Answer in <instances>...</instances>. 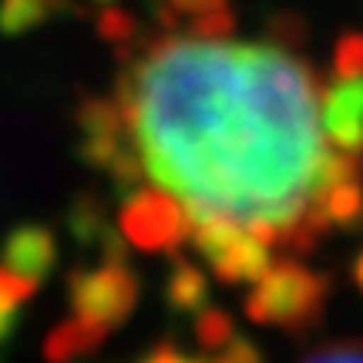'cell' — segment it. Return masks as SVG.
Wrapping results in <instances>:
<instances>
[{"label":"cell","mask_w":363,"mask_h":363,"mask_svg":"<svg viewBox=\"0 0 363 363\" xmlns=\"http://www.w3.org/2000/svg\"><path fill=\"white\" fill-rule=\"evenodd\" d=\"M229 24V21H225ZM225 24L162 38L121 88V135L189 235L239 229L266 246H306L326 199L357 175L323 131V94L289 51L235 40Z\"/></svg>","instance_id":"obj_1"},{"label":"cell","mask_w":363,"mask_h":363,"mask_svg":"<svg viewBox=\"0 0 363 363\" xmlns=\"http://www.w3.org/2000/svg\"><path fill=\"white\" fill-rule=\"evenodd\" d=\"M323 276H316L299 262H283V266H269L256 279V289H252V299L246 303V310L256 323L303 330V326L316 323V316L323 310Z\"/></svg>","instance_id":"obj_2"},{"label":"cell","mask_w":363,"mask_h":363,"mask_svg":"<svg viewBox=\"0 0 363 363\" xmlns=\"http://www.w3.org/2000/svg\"><path fill=\"white\" fill-rule=\"evenodd\" d=\"M135 303V279L121 266L94 269L74 283V306H78V323H88L94 330L121 323Z\"/></svg>","instance_id":"obj_3"},{"label":"cell","mask_w":363,"mask_h":363,"mask_svg":"<svg viewBox=\"0 0 363 363\" xmlns=\"http://www.w3.org/2000/svg\"><path fill=\"white\" fill-rule=\"evenodd\" d=\"M121 225H125L131 242H138L145 249H165L172 242H179L182 235H189L182 208L172 202L169 195L155 192V189H145V192L131 199L125 206Z\"/></svg>","instance_id":"obj_4"},{"label":"cell","mask_w":363,"mask_h":363,"mask_svg":"<svg viewBox=\"0 0 363 363\" xmlns=\"http://www.w3.org/2000/svg\"><path fill=\"white\" fill-rule=\"evenodd\" d=\"M323 131L340 155L357 158L363 152V71L337 74L323 94Z\"/></svg>","instance_id":"obj_5"},{"label":"cell","mask_w":363,"mask_h":363,"mask_svg":"<svg viewBox=\"0 0 363 363\" xmlns=\"http://www.w3.org/2000/svg\"><path fill=\"white\" fill-rule=\"evenodd\" d=\"M54 262V242L48 233L40 229H24V233L13 239L11 246V266L7 269L17 272L21 279L24 276H40Z\"/></svg>","instance_id":"obj_6"},{"label":"cell","mask_w":363,"mask_h":363,"mask_svg":"<svg viewBox=\"0 0 363 363\" xmlns=\"http://www.w3.org/2000/svg\"><path fill=\"white\" fill-rule=\"evenodd\" d=\"M169 299L175 310H199L206 303V276L189 262H179V269L169 279Z\"/></svg>","instance_id":"obj_7"},{"label":"cell","mask_w":363,"mask_h":363,"mask_svg":"<svg viewBox=\"0 0 363 363\" xmlns=\"http://www.w3.org/2000/svg\"><path fill=\"white\" fill-rule=\"evenodd\" d=\"M172 11L182 17H192L195 27H208V24H222L229 21L225 17V0H165Z\"/></svg>","instance_id":"obj_8"},{"label":"cell","mask_w":363,"mask_h":363,"mask_svg":"<svg viewBox=\"0 0 363 363\" xmlns=\"http://www.w3.org/2000/svg\"><path fill=\"white\" fill-rule=\"evenodd\" d=\"M195 333H199V340H202V347H206V350H222V347L235 337L233 323H229L222 313H216V310H208L206 316H199Z\"/></svg>","instance_id":"obj_9"},{"label":"cell","mask_w":363,"mask_h":363,"mask_svg":"<svg viewBox=\"0 0 363 363\" xmlns=\"http://www.w3.org/2000/svg\"><path fill=\"white\" fill-rule=\"evenodd\" d=\"M306 363H363V340L337 343V347H323L320 353H313Z\"/></svg>","instance_id":"obj_10"},{"label":"cell","mask_w":363,"mask_h":363,"mask_svg":"<svg viewBox=\"0 0 363 363\" xmlns=\"http://www.w3.org/2000/svg\"><path fill=\"white\" fill-rule=\"evenodd\" d=\"M208 363H262V357H259V350H256L249 340L233 337L222 350H216V357H212Z\"/></svg>","instance_id":"obj_11"},{"label":"cell","mask_w":363,"mask_h":363,"mask_svg":"<svg viewBox=\"0 0 363 363\" xmlns=\"http://www.w3.org/2000/svg\"><path fill=\"white\" fill-rule=\"evenodd\" d=\"M363 71V38L360 34H350L343 38L337 54V74H360Z\"/></svg>","instance_id":"obj_12"},{"label":"cell","mask_w":363,"mask_h":363,"mask_svg":"<svg viewBox=\"0 0 363 363\" xmlns=\"http://www.w3.org/2000/svg\"><path fill=\"white\" fill-rule=\"evenodd\" d=\"M142 363H202L199 357H189L182 350H172V347H158L155 353H148Z\"/></svg>","instance_id":"obj_13"},{"label":"cell","mask_w":363,"mask_h":363,"mask_svg":"<svg viewBox=\"0 0 363 363\" xmlns=\"http://www.w3.org/2000/svg\"><path fill=\"white\" fill-rule=\"evenodd\" d=\"M357 283L363 286V256H360V259H357Z\"/></svg>","instance_id":"obj_14"}]
</instances>
